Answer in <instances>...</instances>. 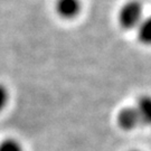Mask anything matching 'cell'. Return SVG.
<instances>
[{"mask_svg": "<svg viewBox=\"0 0 151 151\" xmlns=\"http://www.w3.org/2000/svg\"><path fill=\"white\" fill-rule=\"evenodd\" d=\"M118 124L121 129L130 131L137 129L141 123L140 114L135 106H127L123 108L118 113Z\"/></svg>", "mask_w": 151, "mask_h": 151, "instance_id": "7a4b0ae2", "label": "cell"}, {"mask_svg": "<svg viewBox=\"0 0 151 151\" xmlns=\"http://www.w3.org/2000/svg\"><path fill=\"white\" fill-rule=\"evenodd\" d=\"M0 151H24V149L19 141L10 138L0 142Z\"/></svg>", "mask_w": 151, "mask_h": 151, "instance_id": "8992f818", "label": "cell"}, {"mask_svg": "<svg viewBox=\"0 0 151 151\" xmlns=\"http://www.w3.org/2000/svg\"><path fill=\"white\" fill-rule=\"evenodd\" d=\"M9 100V93L4 84H0V113L4 111Z\"/></svg>", "mask_w": 151, "mask_h": 151, "instance_id": "52a82bcc", "label": "cell"}, {"mask_svg": "<svg viewBox=\"0 0 151 151\" xmlns=\"http://www.w3.org/2000/svg\"><path fill=\"white\" fill-rule=\"evenodd\" d=\"M143 18V6L138 0H130L120 9L119 22L124 29L130 30L138 28Z\"/></svg>", "mask_w": 151, "mask_h": 151, "instance_id": "6da1fadb", "label": "cell"}, {"mask_svg": "<svg viewBox=\"0 0 151 151\" xmlns=\"http://www.w3.org/2000/svg\"><path fill=\"white\" fill-rule=\"evenodd\" d=\"M138 38L142 44L151 45V16L145 17L138 26Z\"/></svg>", "mask_w": 151, "mask_h": 151, "instance_id": "5b68a950", "label": "cell"}, {"mask_svg": "<svg viewBox=\"0 0 151 151\" xmlns=\"http://www.w3.org/2000/svg\"><path fill=\"white\" fill-rule=\"evenodd\" d=\"M135 108L140 114L142 125L151 127V96L140 97Z\"/></svg>", "mask_w": 151, "mask_h": 151, "instance_id": "277c9868", "label": "cell"}, {"mask_svg": "<svg viewBox=\"0 0 151 151\" xmlns=\"http://www.w3.org/2000/svg\"><path fill=\"white\" fill-rule=\"evenodd\" d=\"M55 8L60 18L70 20L80 16L83 5L81 0H56Z\"/></svg>", "mask_w": 151, "mask_h": 151, "instance_id": "3957f363", "label": "cell"}]
</instances>
